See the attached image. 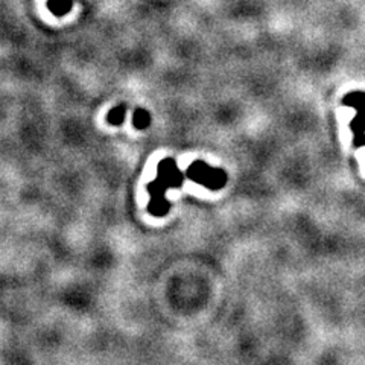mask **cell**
<instances>
[{
    "label": "cell",
    "instance_id": "obj_1",
    "mask_svg": "<svg viewBox=\"0 0 365 365\" xmlns=\"http://www.w3.org/2000/svg\"><path fill=\"white\" fill-rule=\"evenodd\" d=\"M189 177L198 181L200 185L209 186L210 189H218L225 185V174L221 169H212L201 162L193 163L189 168Z\"/></svg>",
    "mask_w": 365,
    "mask_h": 365
},
{
    "label": "cell",
    "instance_id": "obj_2",
    "mask_svg": "<svg viewBox=\"0 0 365 365\" xmlns=\"http://www.w3.org/2000/svg\"><path fill=\"white\" fill-rule=\"evenodd\" d=\"M72 6V0H48V8L55 17H64L71 13Z\"/></svg>",
    "mask_w": 365,
    "mask_h": 365
},
{
    "label": "cell",
    "instance_id": "obj_3",
    "mask_svg": "<svg viewBox=\"0 0 365 365\" xmlns=\"http://www.w3.org/2000/svg\"><path fill=\"white\" fill-rule=\"evenodd\" d=\"M150 120H151L150 113H148L146 110H143V108L135 110L134 116H133V125L137 130H143L146 127H150Z\"/></svg>",
    "mask_w": 365,
    "mask_h": 365
},
{
    "label": "cell",
    "instance_id": "obj_4",
    "mask_svg": "<svg viewBox=\"0 0 365 365\" xmlns=\"http://www.w3.org/2000/svg\"><path fill=\"white\" fill-rule=\"evenodd\" d=\"M125 113H127V107L125 106H119V107H114L110 113H108V122L111 125H120L125 119Z\"/></svg>",
    "mask_w": 365,
    "mask_h": 365
}]
</instances>
